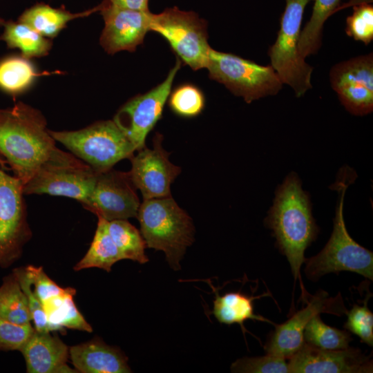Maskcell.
Wrapping results in <instances>:
<instances>
[{"mask_svg": "<svg viewBox=\"0 0 373 373\" xmlns=\"http://www.w3.org/2000/svg\"><path fill=\"white\" fill-rule=\"evenodd\" d=\"M44 115L21 102L0 108V154L26 184L57 148Z\"/></svg>", "mask_w": 373, "mask_h": 373, "instance_id": "6da1fadb", "label": "cell"}, {"mask_svg": "<svg viewBox=\"0 0 373 373\" xmlns=\"http://www.w3.org/2000/svg\"><path fill=\"white\" fill-rule=\"evenodd\" d=\"M274 233L276 245L289 262L294 280H300V267L305 262V251L318 232L309 198L301 187L298 176L289 174L276 193L274 204L265 220ZM303 296L305 291L302 285Z\"/></svg>", "mask_w": 373, "mask_h": 373, "instance_id": "7a4b0ae2", "label": "cell"}, {"mask_svg": "<svg viewBox=\"0 0 373 373\" xmlns=\"http://www.w3.org/2000/svg\"><path fill=\"white\" fill-rule=\"evenodd\" d=\"M136 218L146 247L164 252L169 266L179 271L186 248L194 241L191 218L171 195L144 200Z\"/></svg>", "mask_w": 373, "mask_h": 373, "instance_id": "3957f363", "label": "cell"}, {"mask_svg": "<svg viewBox=\"0 0 373 373\" xmlns=\"http://www.w3.org/2000/svg\"><path fill=\"white\" fill-rule=\"evenodd\" d=\"M339 198L331 237L317 255L305 259V272L312 281L329 273L347 271L373 280V254L358 244L348 233L343 218V200L347 184L338 185Z\"/></svg>", "mask_w": 373, "mask_h": 373, "instance_id": "277c9868", "label": "cell"}, {"mask_svg": "<svg viewBox=\"0 0 373 373\" xmlns=\"http://www.w3.org/2000/svg\"><path fill=\"white\" fill-rule=\"evenodd\" d=\"M51 136L97 172L113 169L136 151L113 120L99 121L77 131H55Z\"/></svg>", "mask_w": 373, "mask_h": 373, "instance_id": "5b68a950", "label": "cell"}, {"mask_svg": "<svg viewBox=\"0 0 373 373\" xmlns=\"http://www.w3.org/2000/svg\"><path fill=\"white\" fill-rule=\"evenodd\" d=\"M97 173L73 153L57 147L23 184V193L64 196L83 204L93 189Z\"/></svg>", "mask_w": 373, "mask_h": 373, "instance_id": "8992f818", "label": "cell"}, {"mask_svg": "<svg viewBox=\"0 0 373 373\" xmlns=\"http://www.w3.org/2000/svg\"><path fill=\"white\" fill-rule=\"evenodd\" d=\"M312 1L285 0L277 38L268 51L270 65L283 84L289 86L298 97L312 87L313 68L305 61L298 50L304 11Z\"/></svg>", "mask_w": 373, "mask_h": 373, "instance_id": "52a82bcc", "label": "cell"}, {"mask_svg": "<svg viewBox=\"0 0 373 373\" xmlns=\"http://www.w3.org/2000/svg\"><path fill=\"white\" fill-rule=\"evenodd\" d=\"M211 79L249 104L276 95L283 82L271 65L262 66L238 55L211 48L206 68Z\"/></svg>", "mask_w": 373, "mask_h": 373, "instance_id": "ba28073f", "label": "cell"}, {"mask_svg": "<svg viewBox=\"0 0 373 373\" xmlns=\"http://www.w3.org/2000/svg\"><path fill=\"white\" fill-rule=\"evenodd\" d=\"M150 31L160 34L182 64L198 70L205 68L211 47L207 21L193 11L167 8L151 14Z\"/></svg>", "mask_w": 373, "mask_h": 373, "instance_id": "9c48e42d", "label": "cell"}, {"mask_svg": "<svg viewBox=\"0 0 373 373\" xmlns=\"http://www.w3.org/2000/svg\"><path fill=\"white\" fill-rule=\"evenodd\" d=\"M22 182L0 170V267L18 260L31 239Z\"/></svg>", "mask_w": 373, "mask_h": 373, "instance_id": "30bf717a", "label": "cell"}, {"mask_svg": "<svg viewBox=\"0 0 373 373\" xmlns=\"http://www.w3.org/2000/svg\"><path fill=\"white\" fill-rule=\"evenodd\" d=\"M181 65L177 58L175 64L162 83L130 99L114 116L113 122L133 143L136 151L146 146V136L162 117L173 79Z\"/></svg>", "mask_w": 373, "mask_h": 373, "instance_id": "8fae6325", "label": "cell"}, {"mask_svg": "<svg viewBox=\"0 0 373 373\" xmlns=\"http://www.w3.org/2000/svg\"><path fill=\"white\" fill-rule=\"evenodd\" d=\"M128 172H98L93 189L82 205L108 221L136 218L140 204Z\"/></svg>", "mask_w": 373, "mask_h": 373, "instance_id": "7c38bea8", "label": "cell"}, {"mask_svg": "<svg viewBox=\"0 0 373 373\" xmlns=\"http://www.w3.org/2000/svg\"><path fill=\"white\" fill-rule=\"evenodd\" d=\"M329 79L342 105L350 113L365 115L372 111V52L336 64L330 70Z\"/></svg>", "mask_w": 373, "mask_h": 373, "instance_id": "4fadbf2b", "label": "cell"}, {"mask_svg": "<svg viewBox=\"0 0 373 373\" xmlns=\"http://www.w3.org/2000/svg\"><path fill=\"white\" fill-rule=\"evenodd\" d=\"M307 306L296 312L287 321L275 326L267 339L264 349L266 353L288 359L304 344L303 333L306 325L317 314L329 313L340 316L346 314L342 297H329L328 294L319 290L306 300Z\"/></svg>", "mask_w": 373, "mask_h": 373, "instance_id": "5bb4252c", "label": "cell"}, {"mask_svg": "<svg viewBox=\"0 0 373 373\" xmlns=\"http://www.w3.org/2000/svg\"><path fill=\"white\" fill-rule=\"evenodd\" d=\"M162 139L156 133L153 149L144 146L129 159L131 169L128 173L144 200L171 196V185L182 171L169 161L170 153L162 148Z\"/></svg>", "mask_w": 373, "mask_h": 373, "instance_id": "9a60e30c", "label": "cell"}, {"mask_svg": "<svg viewBox=\"0 0 373 373\" xmlns=\"http://www.w3.org/2000/svg\"><path fill=\"white\" fill-rule=\"evenodd\" d=\"M99 12L104 21L99 42L108 54L122 50L134 52L150 31V10L122 8L104 0Z\"/></svg>", "mask_w": 373, "mask_h": 373, "instance_id": "2e32d148", "label": "cell"}, {"mask_svg": "<svg viewBox=\"0 0 373 373\" xmlns=\"http://www.w3.org/2000/svg\"><path fill=\"white\" fill-rule=\"evenodd\" d=\"M358 348L323 350L304 343L288 358L291 373L372 372V361Z\"/></svg>", "mask_w": 373, "mask_h": 373, "instance_id": "e0dca14e", "label": "cell"}, {"mask_svg": "<svg viewBox=\"0 0 373 373\" xmlns=\"http://www.w3.org/2000/svg\"><path fill=\"white\" fill-rule=\"evenodd\" d=\"M20 352L28 373L77 372L67 365L69 347L50 332L35 330Z\"/></svg>", "mask_w": 373, "mask_h": 373, "instance_id": "ac0fdd59", "label": "cell"}, {"mask_svg": "<svg viewBox=\"0 0 373 373\" xmlns=\"http://www.w3.org/2000/svg\"><path fill=\"white\" fill-rule=\"evenodd\" d=\"M69 358L77 372H131L126 355L99 338L70 347Z\"/></svg>", "mask_w": 373, "mask_h": 373, "instance_id": "d6986e66", "label": "cell"}, {"mask_svg": "<svg viewBox=\"0 0 373 373\" xmlns=\"http://www.w3.org/2000/svg\"><path fill=\"white\" fill-rule=\"evenodd\" d=\"M101 9V3L91 9L73 13L63 8H55L45 3H37L26 10L19 17V22L26 23L44 37H55L75 19L87 17Z\"/></svg>", "mask_w": 373, "mask_h": 373, "instance_id": "ffe728a7", "label": "cell"}, {"mask_svg": "<svg viewBox=\"0 0 373 373\" xmlns=\"http://www.w3.org/2000/svg\"><path fill=\"white\" fill-rule=\"evenodd\" d=\"M209 283L216 295L212 313L220 323L227 325L238 323L244 333L247 332L244 327V322L247 320L273 323L266 318L254 313L253 301L267 294L249 296L240 292H229L220 296L210 281Z\"/></svg>", "mask_w": 373, "mask_h": 373, "instance_id": "44dd1931", "label": "cell"}, {"mask_svg": "<svg viewBox=\"0 0 373 373\" xmlns=\"http://www.w3.org/2000/svg\"><path fill=\"white\" fill-rule=\"evenodd\" d=\"M76 290L68 287L64 293L42 302L51 332L61 334L66 328L92 332L91 325L78 310L74 301Z\"/></svg>", "mask_w": 373, "mask_h": 373, "instance_id": "7402d4cb", "label": "cell"}, {"mask_svg": "<svg viewBox=\"0 0 373 373\" xmlns=\"http://www.w3.org/2000/svg\"><path fill=\"white\" fill-rule=\"evenodd\" d=\"M97 219L90 246L84 256L74 266L75 271L96 267L110 272L115 263L123 260L108 233V221L101 217H97Z\"/></svg>", "mask_w": 373, "mask_h": 373, "instance_id": "603a6c76", "label": "cell"}, {"mask_svg": "<svg viewBox=\"0 0 373 373\" xmlns=\"http://www.w3.org/2000/svg\"><path fill=\"white\" fill-rule=\"evenodd\" d=\"M4 31L0 39L9 48H18L26 59L46 56L51 48L52 43L28 25L0 19Z\"/></svg>", "mask_w": 373, "mask_h": 373, "instance_id": "cb8c5ba5", "label": "cell"}, {"mask_svg": "<svg viewBox=\"0 0 373 373\" xmlns=\"http://www.w3.org/2000/svg\"><path fill=\"white\" fill-rule=\"evenodd\" d=\"M340 2L341 0H314L311 17L300 34L298 50L303 58L316 54L320 49L324 23L337 11Z\"/></svg>", "mask_w": 373, "mask_h": 373, "instance_id": "d4e9b609", "label": "cell"}, {"mask_svg": "<svg viewBox=\"0 0 373 373\" xmlns=\"http://www.w3.org/2000/svg\"><path fill=\"white\" fill-rule=\"evenodd\" d=\"M108 230L123 260L140 264L149 261L145 254L146 245L141 232L126 219L108 222Z\"/></svg>", "mask_w": 373, "mask_h": 373, "instance_id": "484cf974", "label": "cell"}, {"mask_svg": "<svg viewBox=\"0 0 373 373\" xmlns=\"http://www.w3.org/2000/svg\"><path fill=\"white\" fill-rule=\"evenodd\" d=\"M26 58L11 56L0 61V89L15 95L27 90L40 76Z\"/></svg>", "mask_w": 373, "mask_h": 373, "instance_id": "4316f807", "label": "cell"}, {"mask_svg": "<svg viewBox=\"0 0 373 373\" xmlns=\"http://www.w3.org/2000/svg\"><path fill=\"white\" fill-rule=\"evenodd\" d=\"M0 318L18 324L32 321L26 296L12 272L0 285Z\"/></svg>", "mask_w": 373, "mask_h": 373, "instance_id": "83f0119b", "label": "cell"}, {"mask_svg": "<svg viewBox=\"0 0 373 373\" xmlns=\"http://www.w3.org/2000/svg\"><path fill=\"white\" fill-rule=\"evenodd\" d=\"M305 343L323 350H343L352 341L348 331L330 327L323 322L320 314L314 316L306 325L303 333Z\"/></svg>", "mask_w": 373, "mask_h": 373, "instance_id": "f1b7e54d", "label": "cell"}, {"mask_svg": "<svg viewBox=\"0 0 373 373\" xmlns=\"http://www.w3.org/2000/svg\"><path fill=\"white\" fill-rule=\"evenodd\" d=\"M169 106L175 115L191 118L199 115L204 108L205 97L202 91L192 84H184L171 91Z\"/></svg>", "mask_w": 373, "mask_h": 373, "instance_id": "f546056e", "label": "cell"}, {"mask_svg": "<svg viewBox=\"0 0 373 373\" xmlns=\"http://www.w3.org/2000/svg\"><path fill=\"white\" fill-rule=\"evenodd\" d=\"M345 32L365 45L373 40V6L370 3L353 6V12L346 19Z\"/></svg>", "mask_w": 373, "mask_h": 373, "instance_id": "4dcf8cb0", "label": "cell"}, {"mask_svg": "<svg viewBox=\"0 0 373 373\" xmlns=\"http://www.w3.org/2000/svg\"><path fill=\"white\" fill-rule=\"evenodd\" d=\"M231 372L289 373L288 361L284 357L267 353L256 357H244L233 362Z\"/></svg>", "mask_w": 373, "mask_h": 373, "instance_id": "1f68e13d", "label": "cell"}, {"mask_svg": "<svg viewBox=\"0 0 373 373\" xmlns=\"http://www.w3.org/2000/svg\"><path fill=\"white\" fill-rule=\"evenodd\" d=\"M12 273L26 296L31 321L34 323L35 330L41 332H51L42 303L33 291L32 281L26 267L15 268Z\"/></svg>", "mask_w": 373, "mask_h": 373, "instance_id": "d6a6232c", "label": "cell"}, {"mask_svg": "<svg viewBox=\"0 0 373 373\" xmlns=\"http://www.w3.org/2000/svg\"><path fill=\"white\" fill-rule=\"evenodd\" d=\"M369 296L363 300V305L354 304L347 312V319L344 328L356 335L361 342L373 345V314L367 307Z\"/></svg>", "mask_w": 373, "mask_h": 373, "instance_id": "836d02e7", "label": "cell"}, {"mask_svg": "<svg viewBox=\"0 0 373 373\" xmlns=\"http://www.w3.org/2000/svg\"><path fill=\"white\" fill-rule=\"evenodd\" d=\"M35 331L30 323L18 324L0 318V350L20 351Z\"/></svg>", "mask_w": 373, "mask_h": 373, "instance_id": "e575fe53", "label": "cell"}, {"mask_svg": "<svg viewBox=\"0 0 373 373\" xmlns=\"http://www.w3.org/2000/svg\"><path fill=\"white\" fill-rule=\"evenodd\" d=\"M26 268L32 281L33 291L41 303L66 291V287H60L50 279L42 267L28 265Z\"/></svg>", "mask_w": 373, "mask_h": 373, "instance_id": "d590c367", "label": "cell"}, {"mask_svg": "<svg viewBox=\"0 0 373 373\" xmlns=\"http://www.w3.org/2000/svg\"><path fill=\"white\" fill-rule=\"evenodd\" d=\"M119 7L141 11H149V0H109Z\"/></svg>", "mask_w": 373, "mask_h": 373, "instance_id": "8d00e7d4", "label": "cell"}, {"mask_svg": "<svg viewBox=\"0 0 373 373\" xmlns=\"http://www.w3.org/2000/svg\"><path fill=\"white\" fill-rule=\"evenodd\" d=\"M5 164H6V162L4 161V160L3 158H1L0 157V164L2 166H5Z\"/></svg>", "mask_w": 373, "mask_h": 373, "instance_id": "74e56055", "label": "cell"}]
</instances>
